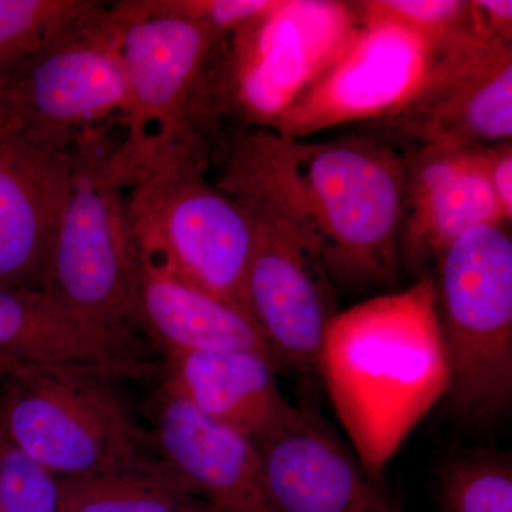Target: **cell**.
Returning a JSON list of instances; mask_svg holds the SVG:
<instances>
[{
	"label": "cell",
	"instance_id": "1",
	"mask_svg": "<svg viewBox=\"0 0 512 512\" xmlns=\"http://www.w3.org/2000/svg\"><path fill=\"white\" fill-rule=\"evenodd\" d=\"M404 158L380 136L306 141L271 128L229 134L215 187L284 222L330 279L356 288L399 281Z\"/></svg>",
	"mask_w": 512,
	"mask_h": 512
},
{
	"label": "cell",
	"instance_id": "2",
	"mask_svg": "<svg viewBox=\"0 0 512 512\" xmlns=\"http://www.w3.org/2000/svg\"><path fill=\"white\" fill-rule=\"evenodd\" d=\"M318 375L357 458L383 480L387 464L446 399L450 383L433 272L403 291L338 313L323 342Z\"/></svg>",
	"mask_w": 512,
	"mask_h": 512
},
{
	"label": "cell",
	"instance_id": "8",
	"mask_svg": "<svg viewBox=\"0 0 512 512\" xmlns=\"http://www.w3.org/2000/svg\"><path fill=\"white\" fill-rule=\"evenodd\" d=\"M356 28L352 2L278 0L224 40L202 86V119L225 114L245 127H274Z\"/></svg>",
	"mask_w": 512,
	"mask_h": 512
},
{
	"label": "cell",
	"instance_id": "10",
	"mask_svg": "<svg viewBox=\"0 0 512 512\" xmlns=\"http://www.w3.org/2000/svg\"><path fill=\"white\" fill-rule=\"evenodd\" d=\"M377 128L404 148L511 141L512 42L476 32L440 47L412 99Z\"/></svg>",
	"mask_w": 512,
	"mask_h": 512
},
{
	"label": "cell",
	"instance_id": "12",
	"mask_svg": "<svg viewBox=\"0 0 512 512\" xmlns=\"http://www.w3.org/2000/svg\"><path fill=\"white\" fill-rule=\"evenodd\" d=\"M241 204L254 224L245 312L279 369L318 375L323 342L338 315L330 278L319 256L288 225L261 208Z\"/></svg>",
	"mask_w": 512,
	"mask_h": 512
},
{
	"label": "cell",
	"instance_id": "28",
	"mask_svg": "<svg viewBox=\"0 0 512 512\" xmlns=\"http://www.w3.org/2000/svg\"><path fill=\"white\" fill-rule=\"evenodd\" d=\"M30 369H22V367L9 365V363L0 362V379H9V377L19 376L28 372Z\"/></svg>",
	"mask_w": 512,
	"mask_h": 512
},
{
	"label": "cell",
	"instance_id": "11",
	"mask_svg": "<svg viewBox=\"0 0 512 512\" xmlns=\"http://www.w3.org/2000/svg\"><path fill=\"white\" fill-rule=\"evenodd\" d=\"M433 49L393 23H357L348 43L271 130L306 138L319 131L380 121L402 109L427 72Z\"/></svg>",
	"mask_w": 512,
	"mask_h": 512
},
{
	"label": "cell",
	"instance_id": "24",
	"mask_svg": "<svg viewBox=\"0 0 512 512\" xmlns=\"http://www.w3.org/2000/svg\"><path fill=\"white\" fill-rule=\"evenodd\" d=\"M0 512H60L59 478L15 443L0 419Z\"/></svg>",
	"mask_w": 512,
	"mask_h": 512
},
{
	"label": "cell",
	"instance_id": "16",
	"mask_svg": "<svg viewBox=\"0 0 512 512\" xmlns=\"http://www.w3.org/2000/svg\"><path fill=\"white\" fill-rule=\"evenodd\" d=\"M151 406L158 453L194 500L211 512H271L251 439L202 416L164 386Z\"/></svg>",
	"mask_w": 512,
	"mask_h": 512
},
{
	"label": "cell",
	"instance_id": "19",
	"mask_svg": "<svg viewBox=\"0 0 512 512\" xmlns=\"http://www.w3.org/2000/svg\"><path fill=\"white\" fill-rule=\"evenodd\" d=\"M0 362L22 367H104L138 375L103 340L83 328L45 289L0 288Z\"/></svg>",
	"mask_w": 512,
	"mask_h": 512
},
{
	"label": "cell",
	"instance_id": "9",
	"mask_svg": "<svg viewBox=\"0 0 512 512\" xmlns=\"http://www.w3.org/2000/svg\"><path fill=\"white\" fill-rule=\"evenodd\" d=\"M201 160L177 158L130 187L131 234L185 281L245 312L254 224L241 202L205 180Z\"/></svg>",
	"mask_w": 512,
	"mask_h": 512
},
{
	"label": "cell",
	"instance_id": "14",
	"mask_svg": "<svg viewBox=\"0 0 512 512\" xmlns=\"http://www.w3.org/2000/svg\"><path fill=\"white\" fill-rule=\"evenodd\" d=\"M480 147H406L400 261L420 275L470 229L508 224L495 201ZM510 225V224H508Z\"/></svg>",
	"mask_w": 512,
	"mask_h": 512
},
{
	"label": "cell",
	"instance_id": "18",
	"mask_svg": "<svg viewBox=\"0 0 512 512\" xmlns=\"http://www.w3.org/2000/svg\"><path fill=\"white\" fill-rule=\"evenodd\" d=\"M271 357L247 350L167 357L163 386L198 413L254 440L288 413Z\"/></svg>",
	"mask_w": 512,
	"mask_h": 512
},
{
	"label": "cell",
	"instance_id": "7",
	"mask_svg": "<svg viewBox=\"0 0 512 512\" xmlns=\"http://www.w3.org/2000/svg\"><path fill=\"white\" fill-rule=\"evenodd\" d=\"M73 185L57 234L45 291L83 328L131 365L141 332L136 312V245L127 198L104 170L94 140L72 153Z\"/></svg>",
	"mask_w": 512,
	"mask_h": 512
},
{
	"label": "cell",
	"instance_id": "22",
	"mask_svg": "<svg viewBox=\"0 0 512 512\" xmlns=\"http://www.w3.org/2000/svg\"><path fill=\"white\" fill-rule=\"evenodd\" d=\"M441 512H512L510 460L494 453L454 458L441 473Z\"/></svg>",
	"mask_w": 512,
	"mask_h": 512
},
{
	"label": "cell",
	"instance_id": "3",
	"mask_svg": "<svg viewBox=\"0 0 512 512\" xmlns=\"http://www.w3.org/2000/svg\"><path fill=\"white\" fill-rule=\"evenodd\" d=\"M104 367H37L9 377L0 419L10 439L49 473L97 476L161 461L147 429Z\"/></svg>",
	"mask_w": 512,
	"mask_h": 512
},
{
	"label": "cell",
	"instance_id": "23",
	"mask_svg": "<svg viewBox=\"0 0 512 512\" xmlns=\"http://www.w3.org/2000/svg\"><path fill=\"white\" fill-rule=\"evenodd\" d=\"M89 3V0H0V72L36 52Z\"/></svg>",
	"mask_w": 512,
	"mask_h": 512
},
{
	"label": "cell",
	"instance_id": "21",
	"mask_svg": "<svg viewBox=\"0 0 512 512\" xmlns=\"http://www.w3.org/2000/svg\"><path fill=\"white\" fill-rule=\"evenodd\" d=\"M352 6L357 23L402 26L423 37L433 53L460 37L481 33L473 0H365Z\"/></svg>",
	"mask_w": 512,
	"mask_h": 512
},
{
	"label": "cell",
	"instance_id": "17",
	"mask_svg": "<svg viewBox=\"0 0 512 512\" xmlns=\"http://www.w3.org/2000/svg\"><path fill=\"white\" fill-rule=\"evenodd\" d=\"M134 293L141 332L156 342L167 357L247 350L262 353L275 362L247 313L185 281L137 245Z\"/></svg>",
	"mask_w": 512,
	"mask_h": 512
},
{
	"label": "cell",
	"instance_id": "6",
	"mask_svg": "<svg viewBox=\"0 0 512 512\" xmlns=\"http://www.w3.org/2000/svg\"><path fill=\"white\" fill-rule=\"evenodd\" d=\"M127 84L120 23L90 2L32 55L0 72V133L70 154L83 131L123 114Z\"/></svg>",
	"mask_w": 512,
	"mask_h": 512
},
{
	"label": "cell",
	"instance_id": "13",
	"mask_svg": "<svg viewBox=\"0 0 512 512\" xmlns=\"http://www.w3.org/2000/svg\"><path fill=\"white\" fill-rule=\"evenodd\" d=\"M271 512H404L318 414L291 406L252 440Z\"/></svg>",
	"mask_w": 512,
	"mask_h": 512
},
{
	"label": "cell",
	"instance_id": "15",
	"mask_svg": "<svg viewBox=\"0 0 512 512\" xmlns=\"http://www.w3.org/2000/svg\"><path fill=\"white\" fill-rule=\"evenodd\" d=\"M72 185V153L0 133V288L46 289Z\"/></svg>",
	"mask_w": 512,
	"mask_h": 512
},
{
	"label": "cell",
	"instance_id": "25",
	"mask_svg": "<svg viewBox=\"0 0 512 512\" xmlns=\"http://www.w3.org/2000/svg\"><path fill=\"white\" fill-rule=\"evenodd\" d=\"M278 0H126L113 8L123 15L178 16L198 23L220 40L269 12Z\"/></svg>",
	"mask_w": 512,
	"mask_h": 512
},
{
	"label": "cell",
	"instance_id": "26",
	"mask_svg": "<svg viewBox=\"0 0 512 512\" xmlns=\"http://www.w3.org/2000/svg\"><path fill=\"white\" fill-rule=\"evenodd\" d=\"M485 178L505 222L512 221V143L490 144L480 147Z\"/></svg>",
	"mask_w": 512,
	"mask_h": 512
},
{
	"label": "cell",
	"instance_id": "20",
	"mask_svg": "<svg viewBox=\"0 0 512 512\" xmlns=\"http://www.w3.org/2000/svg\"><path fill=\"white\" fill-rule=\"evenodd\" d=\"M60 512H200L163 458L153 466L59 480Z\"/></svg>",
	"mask_w": 512,
	"mask_h": 512
},
{
	"label": "cell",
	"instance_id": "29",
	"mask_svg": "<svg viewBox=\"0 0 512 512\" xmlns=\"http://www.w3.org/2000/svg\"><path fill=\"white\" fill-rule=\"evenodd\" d=\"M200 512H211V511L207 510V508H204V510H201Z\"/></svg>",
	"mask_w": 512,
	"mask_h": 512
},
{
	"label": "cell",
	"instance_id": "27",
	"mask_svg": "<svg viewBox=\"0 0 512 512\" xmlns=\"http://www.w3.org/2000/svg\"><path fill=\"white\" fill-rule=\"evenodd\" d=\"M473 6L483 35L512 42L511 0H473Z\"/></svg>",
	"mask_w": 512,
	"mask_h": 512
},
{
	"label": "cell",
	"instance_id": "5",
	"mask_svg": "<svg viewBox=\"0 0 512 512\" xmlns=\"http://www.w3.org/2000/svg\"><path fill=\"white\" fill-rule=\"evenodd\" d=\"M437 315L446 349L451 412L494 420L512 399V239L508 224L470 229L439 256Z\"/></svg>",
	"mask_w": 512,
	"mask_h": 512
},
{
	"label": "cell",
	"instance_id": "4",
	"mask_svg": "<svg viewBox=\"0 0 512 512\" xmlns=\"http://www.w3.org/2000/svg\"><path fill=\"white\" fill-rule=\"evenodd\" d=\"M110 8L120 23L126 138L104 156V170L126 188L170 161L204 154L197 128L202 84L224 40L178 16L123 15Z\"/></svg>",
	"mask_w": 512,
	"mask_h": 512
}]
</instances>
